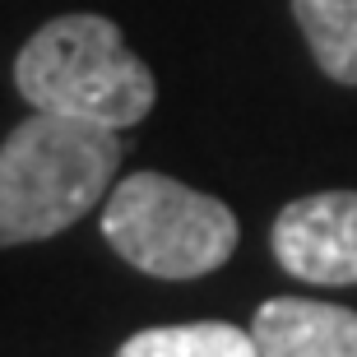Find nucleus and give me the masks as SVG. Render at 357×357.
<instances>
[{
    "instance_id": "1",
    "label": "nucleus",
    "mask_w": 357,
    "mask_h": 357,
    "mask_svg": "<svg viewBox=\"0 0 357 357\" xmlns=\"http://www.w3.org/2000/svg\"><path fill=\"white\" fill-rule=\"evenodd\" d=\"M121 135L93 121L38 112L0 144V246L47 241L75 227L112 190Z\"/></svg>"
},
{
    "instance_id": "2",
    "label": "nucleus",
    "mask_w": 357,
    "mask_h": 357,
    "mask_svg": "<svg viewBox=\"0 0 357 357\" xmlns=\"http://www.w3.org/2000/svg\"><path fill=\"white\" fill-rule=\"evenodd\" d=\"M14 89L33 112L93 121L107 130L144 121L158 98L153 70L102 14H61L42 24L14 61Z\"/></svg>"
},
{
    "instance_id": "3",
    "label": "nucleus",
    "mask_w": 357,
    "mask_h": 357,
    "mask_svg": "<svg viewBox=\"0 0 357 357\" xmlns=\"http://www.w3.org/2000/svg\"><path fill=\"white\" fill-rule=\"evenodd\" d=\"M102 237L139 274L199 278L232 260L241 227L223 199L162 172H130L107 190Z\"/></svg>"
},
{
    "instance_id": "4",
    "label": "nucleus",
    "mask_w": 357,
    "mask_h": 357,
    "mask_svg": "<svg viewBox=\"0 0 357 357\" xmlns=\"http://www.w3.org/2000/svg\"><path fill=\"white\" fill-rule=\"evenodd\" d=\"M269 246L278 265L302 283H357V190H320L283 204Z\"/></svg>"
},
{
    "instance_id": "5",
    "label": "nucleus",
    "mask_w": 357,
    "mask_h": 357,
    "mask_svg": "<svg viewBox=\"0 0 357 357\" xmlns=\"http://www.w3.org/2000/svg\"><path fill=\"white\" fill-rule=\"evenodd\" d=\"M260 357H357V311L311 297H269L251 320Z\"/></svg>"
},
{
    "instance_id": "6",
    "label": "nucleus",
    "mask_w": 357,
    "mask_h": 357,
    "mask_svg": "<svg viewBox=\"0 0 357 357\" xmlns=\"http://www.w3.org/2000/svg\"><path fill=\"white\" fill-rule=\"evenodd\" d=\"M316 66L334 84H357V0H292Z\"/></svg>"
},
{
    "instance_id": "7",
    "label": "nucleus",
    "mask_w": 357,
    "mask_h": 357,
    "mask_svg": "<svg viewBox=\"0 0 357 357\" xmlns=\"http://www.w3.org/2000/svg\"><path fill=\"white\" fill-rule=\"evenodd\" d=\"M116 357H260V348L246 330L227 320H195V325H158L130 334Z\"/></svg>"
}]
</instances>
